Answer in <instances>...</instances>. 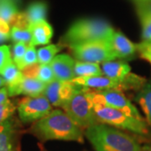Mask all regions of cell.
I'll use <instances>...</instances> for the list:
<instances>
[{
	"label": "cell",
	"instance_id": "obj_1",
	"mask_svg": "<svg viewBox=\"0 0 151 151\" xmlns=\"http://www.w3.org/2000/svg\"><path fill=\"white\" fill-rule=\"evenodd\" d=\"M27 132L42 142L65 140L81 144L84 142L82 129L60 109L51 110L46 116L35 122Z\"/></svg>",
	"mask_w": 151,
	"mask_h": 151
},
{
	"label": "cell",
	"instance_id": "obj_2",
	"mask_svg": "<svg viewBox=\"0 0 151 151\" xmlns=\"http://www.w3.org/2000/svg\"><path fill=\"white\" fill-rule=\"evenodd\" d=\"M84 134L96 151H141L134 136L108 124L98 123L86 128Z\"/></svg>",
	"mask_w": 151,
	"mask_h": 151
},
{
	"label": "cell",
	"instance_id": "obj_3",
	"mask_svg": "<svg viewBox=\"0 0 151 151\" xmlns=\"http://www.w3.org/2000/svg\"><path fill=\"white\" fill-rule=\"evenodd\" d=\"M113 27L108 22L100 19H83L72 24L64 36L61 38L60 45L68 46L77 44L86 43L98 40L111 41L113 33Z\"/></svg>",
	"mask_w": 151,
	"mask_h": 151
},
{
	"label": "cell",
	"instance_id": "obj_4",
	"mask_svg": "<svg viewBox=\"0 0 151 151\" xmlns=\"http://www.w3.org/2000/svg\"><path fill=\"white\" fill-rule=\"evenodd\" d=\"M91 103V102H90ZM98 123L113 126L119 129L128 130L139 135H149L148 125L144 119H138L115 108L91 103Z\"/></svg>",
	"mask_w": 151,
	"mask_h": 151
},
{
	"label": "cell",
	"instance_id": "obj_5",
	"mask_svg": "<svg viewBox=\"0 0 151 151\" xmlns=\"http://www.w3.org/2000/svg\"><path fill=\"white\" fill-rule=\"evenodd\" d=\"M87 90V88L78 86L74 94L61 108L81 129H86L98 124L86 93Z\"/></svg>",
	"mask_w": 151,
	"mask_h": 151
},
{
	"label": "cell",
	"instance_id": "obj_6",
	"mask_svg": "<svg viewBox=\"0 0 151 151\" xmlns=\"http://www.w3.org/2000/svg\"><path fill=\"white\" fill-rule=\"evenodd\" d=\"M75 59L80 61L103 63L117 59L111 41L98 40L74 45L69 47Z\"/></svg>",
	"mask_w": 151,
	"mask_h": 151
},
{
	"label": "cell",
	"instance_id": "obj_7",
	"mask_svg": "<svg viewBox=\"0 0 151 151\" xmlns=\"http://www.w3.org/2000/svg\"><path fill=\"white\" fill-rule=\"evenodd\" d=\"M86 93L91 103L115 108L131 117L143 119L139 110L124 96L123 92L115 89H105L94 91L87 90Z\"/></svg>",
	"mask_w": 151,
	"mask_h": 151
},
{
	"label": "cell",
	"instance_id": "obj_8",
	"mask_svg": "<svg viewBox=\"0 0 151 151\" xmlns=\"http://www.w3.org/2000/svg\"><path fill=\"white\" fill-rule=\"evenodd\" d=\"M52 105L45 95L38 97H26L18 102V114L23 124L35 123L46 116Z\"/></svg>",
	"mask_w": 151,
	"mask_h": 151
},
{
	"label": "cell",
	"instance_id": "obj_9",
	"mask_svg": "<svg viewBox=\"0 0 151 151\" xmlns=\"http://www.w3.org/2000/svg\"><path fill=\"white\" fill-rule=\"evenodd\" d=\"M15 115L0 124V151H21L20 139L24 130Z\"/></svg>",
	"mask_w": 151,
	"mask_h": 151
},
{
	"label": "cell",
	"instance_id": "obj_10",
	"mask_svg": "<svg viewBox=\"0 0 151 151\" xmlns=\"http://www.w3.org/2000/svg\"><path fill=\"white\" fill-rule=\"evenodd\" d=\"M77 88L78 86L70 81L54 80L46 85L43 95L52 106L62 108Z\"/></svg>",
	"mask_w": 151,
	"mask_h": 151
},
{
	"label": "cell",
	"instance_id": "obj_11",
	"mask_svg": "<svg viewBox=\"0 0 151 151\" xmlns=\"http://www.w3.org/2000/svg\"><path fill=\"white\" fill-rule=\"evenodd\" d=\"M71 83L76 86L85 87V88H92L96 90H105V89H115L123 92L122 83L115 81L108 78L105 76H81V77H74Z\"/></svg>",
	"mask_w": 151,
	"mask_h": 151
},
{
	"label": "cell",
	"instance_id": "obj_12",
	"mask_svg": "<svg viewBox=\"0 0 151 151\" xmlns=\"http://www.w3.org/2000/svg\"><path fill=\"white\" fill-rule=\"evenodd\" d=\"M75 60L70 55H57L50 65L52 68L55 79L58 81H70L74 77Z\"/></svg>",
	"mask_w": 151,
	"mask_h": 151
},
{
	"label": "cell",
	"instance_id": "obj_13",
	"mask_svg": "<svg viewBox=\"0 0 151 151\" xmlns=\"http://www.w3.org/2000/svg\"><path fill=\"white\" fill-rule=\"evenodd\" d=\"M46 85L38 79L24 78L16 85L7 87L9 97L25 95L28 97H38L43 94Z\"/></svg>",
	"mask_w": 151,
	"mask_h": 151
},
{
	"label": "cell",
	"instance_id": "obj_14",
	"mask_svg": "<svg viewBox=\"0 0 151 151\" xmlns=\"http://www.w3.org/2000/svg\"><path fill=\"white\" fill-rule=\"evenodd\" d=\"M103 75L113 81L123 83L131 73L129 65L123 60H108L101 63ZM123 86V84H122Z\"/></svg>",
	"mask_w": 151,
	"mask_h": 151
},
{
	"label": "cell",
	"instance_id": "obj_15",
	"mask_svg": "<svg viewBox=\"0 0 151 151\" xmlns=\"http://www.w3.org/2000/svg\"><path fill=\"white\" fill-rule=\"evenodd\" d=\"M111 45L117 59H126L137 51V45L131 42L123 33L115 31L111 40Z\"/></svg>",
	"mask_w": 151,
	"mask_h": 151
},
{
	"label": "cell",
	"instance_id": "obj_16",
	"mask_svg": "<svg viewBox=\"0 0 151 151\" xmlns=\"http://www.w3.org/2000/svg\"><path fill=\"white\" fill-rule=\"evenodd\" d=\"M32 35L30 45H45L50 43L53 36V29L46 20H42L34 24L30 27Z\"/></svg>",
	"mask_w": 151,
	"mask_h": 151
},
{
	"label": "cell",
	"instance_id": "obj_17",
	"mask_svg": "<svg viewBox=\"0 0 151 151\" xmlns=\"http://www.w3.org/2000/svg\"><path fill=\"white\" fill-rule=\"evenodd\" d=\"M134 101L140 106L145 115L147 123L151 127V80H147L145 84L136 91Z\"/></svg>",
	"mask_w": 151,
	"mask_h": 151
},
{
	"label": "cell",
	"instance_id": "obj_18",
	"mask_svg": "<svg viewBox=\"0 0 151 151\" xmlns=\"http://www.w3.org/2000/svg\"><path fill=\"white\" fill-rule=\"evenodd\" d=\"M101 75H103V71L99 64L92 63V62L80 61V60L75 61V65H74L75 77Z\"/></svg>",
	"mask_w": 151,
	"mask_h": 151
},
{
	"label": "cell",
	"instance_id": "obj_19",
	"mask_svg": "<svg viewBox=\"0 0 151 151\" xmlns=\"http://www.w3.org/2000/svg\"><path fill=\"white\" fill-rule=\"evenodd\" d=\"M25 13L31 25L38 22L45 20L47 14V4L42 1L34 2L29 4Z\"/></svg>",
	"mask_w": 151,
	"mask_h": 151
},
{
	"label": "cell",
	"instance_id": "obj_20",
	"mask_svg": "<svg viewBox=\"0 0 151 151\" xmlns=\"http://www.w3.org/2000/svg\"><path fill=\"white\" fill-rule=\"evenodd\" d=\"M0 76L5 81V86H12L16 85L24 78L21 70L18 68L14 62L12 61L0 71Z\"/></svg>",
	"mask_w": 151,
	"mask_h": 151
},
{
	"label": "cell",
	"instance_id": "obj_21",
	"mask_svg": "<svg viewBox=\"0 0 151 151\" xmlns=\"http://www.w3.org/2000/svg\"><path fill=\"white\" fill-rule=\"evenodd\" d=\"M62 49L60 45H49L37 50L38 62L40 64H50Z\"/></svg>",
	"mask_w": 151,
	"mask_h": 151
},
{
	"label": "cell",
	"instance_id": "obj_22",
	"mask_svg": "<svg viewBox=\"0 0 151 151\" xmlns=\"http://www.w3.org/2000/svg\"><path fill=\"white\" fill-rule=\"evenodd\" d=\"M16 4L14 0H0V19L9 24L19 12Z\"/></svg>",
	"mask_w": 151,
	"mask_h": 151
},
{
	"label": "cell",
	"instance_id": "obj_23",
	"mask_svg": "<svg viewBox=\"0 0 151 151\" xmlns=\"http://www.w3.org/2000/svg\"><path fill=\"white\" fill-rule=\"evenodd\" d=\"M18 102L19 101H11L8 99L0 105V124L14 115L18 108Z\"/></svg>",
	"mask_w": 151,
	"mask_h": 151
},
{
	"label": "cell",
	"instance_id": "obj_24",
	"mask_svg": "<svg viewBox=\"0 0 151 151\" xmlns=\"http://www.w3.org/2000/svg\"><path fill=\"white\" fill-rule=\"evenodd\" d=\"M31 31L30 29H22L18 28H12L10 32V39L14 43H21L29 45L31 42Z\"/></svg>",
	"mask_w": 151,
	"mask_h": 151
},
{
	"label": "cell",
	"instance_id": "obj_25",
	"mask_svg": "<svg viewBox=\"0 0 151 151\" xmlns=\"http://www.w3.org/2000/svg\"><path fill=\"white\" fill-rule=\"evenodd\" d=\"M35 63H38V57H37V50L35 49V46L29 45L27 50L25 54L24 55L21 61L17 65L18 68L19 70H23L24 68L27 67L29 65H34Z\"/></svg>",
	"mask_w": 151,
	"mask_h": 151
},
{
	"label": "cell",
	"instance_id": "obj_26",
	"mask_svg": "<svg viewBox=\"0 0 151 151\" xmlns=\"http://www.w3.org/2000/svg\"><path fill=\"white\" fill-rule=\"evenodd\" d=\"M38 80L42 81L45 85L55 80L52 68L50 64H40L38 71Z\"/></svg>",
	"mask_w": 151,
	"mask_h": 151
},
{
	"label": "cell",
	"instance_id": "obj_27",
	"mask_svg": "<svg viewBox=\"0 0 151 151\" xmlns=\"http://www.w3.org/2000/svg\"><path fill=\"white\" fill-rule=\"evenodd\" d=\"M142 25L143 41H151V15L139 14Z\"/></svg>",
	"mask_w": 151,
	"mask_h": 151
},
{
	"label": "cell",
	"instance_id": "obj_28",
	"mask_svg": "<svg viewBox=\"0 0 151 151\" xmlns=\"http://www.w3.org/2000/svg\"><path fill=\"white\" fill-rule=\"evenodd\" d=\"M28 46H29V45L21 43V42L15 43L14 45L13 49H12V58H13V61L14 62V64L16 65L23 59L24 55L27 50Z\"/></svg>",
	"mask_w": 151,
	"mask_h": 151
},
{
	"label": "cell",
	"instance_id": "obj_29",
	"mask_svg": "<svg viewBox=\"0 0 151 151\" xmlns=\"http://www.w3.org/2000/svg\"><path fill=\"white\" fill-rule=\"evenodd\" d=\"M12 61H13V58H12V53L9 46L1 45L0 46V71Z\"/></svg>",
	"mask_w": 151,
	"mask_h": 151
},
{
	"label": "cell",
	"instance_id": "obj_30",
	"mask_svg": "<svg viewBox=\"0 0 151 151\" xmlns=\"http://www.w3.org/2000/svg\"><path fill=\"white\" fill-rule=\"evenodd\" d=\"M137 51L142 58L151 64V41H142L137 45Z\"/></svg>",
	"mask_w": 151,
	"mask_h": 151
},
{
	"label": "cell",
	"instance_id": "obj_31",
	"mask_svg": "<svg viewBox=\"0 0 151 151\" xmlns=\"http://www.w3.org/2000/svg\"><path fill=\"white\" fill-rule=\"evenodd\" d=\"M10 25L9 23L0 19V44L10 39Z\"/></svg>",
	"mask_w": 151,
	"mask_h": 151
},
{
	"label": "cell",
	"instance_id": "obj_32",
	"mask_svg": "<svg viewBox=\"0 0 151 151\" xmlns=\"http://www.w3.org/2000/svg\"><path fill=\"white\" fill-rule=\"evenodd\" d=\"M40 63H35L34 65H29L27 67L24 68L21 70V72L23 76L26 78H33V79H37L38 71L40 68Z\"/></svg>",
	"mask_w": 151,
	"mask_h": 151
},
{
	"label": "cell",
	"instance_id": "obj_33",
	"mask_svg": "<svg viewBox=\"0 0 151 151\" xmlns=\"http://www.w3.org/2000/svg\"><path fill=\"white\" fill-rule=\"evenodd\" d=\"M137 11L139 14L151 15V0L137 1Z\"/></svg>",
	"mask_w": 151,
	"mask_h": 151
},
{
	"label": "cell",
	"instance_id": "obj_34",
	"mask_svg": "<svg viewBox=\"0 0 151 151\" xmlns=\"http://www.w3.org/2000/svg\"><path fill=\"white\" fill-rule=\"evenodd\" d=\"M8 99H9L8 90H7L6 86H4L0 89V105L4 103L5 101H7Z\"/></svg>",
	"mask_w": 151,
	"mask_h": 151
},
{
	"label": "cell",
	"instance_id": "obj_35",
	"mask_svg": "<svg viewBox=\"0 0 151 151\" xmlns=\"http://www.w3.org/2000/svg\"><path fill=\"white\" fill-rule=\"evenodd\" d=\"M4 86H5V81L3 79V77L0 76V89Z\"/></svg>",
	"mask_w": 151,
	"mask_h": 151
},
{
	"label": "cell",
	"instance_id": "obj_36",
	"mask_svg": "<svg viewBox=\"0 0 151 151\" xmlns=\"http://www.w3.org/2000/svg\"><path fill=\"white\" fill-rule=\"evenodd\" d=\"M141 151H151V146H147L145 148H142Z\"/></svg>",
	"mask_w": 151,
	"mask_h": 151
},
{
	"label": "cell",
	"instance_id": "obj_37",
	"mask_svg": "<svg viewBox=\"0 0 151 151\" xmlns=\"http://www.w3.org/2000/svg\"><path fill=\"white\" fill-rule=\"evenodd\" d=\"M39 147H40V151H48L47 150H45V149L44 148V146L41 145H39Z\"/></svg>",
	"mask_w": 151,
	"mask_h": 151
},
{
	"label": "cell",
	"instance_id": "obj_38",
	"mask_svg": "<svg viewBox=\"0 0 151 151\" xmlns=\"http://www.w3.org/2000/svg\"><path fill=\"white\" fill-rule=\"evenodd\" d=\"M137 1H144V0H136V2H137Z\"/></svg>",
	"mask_w": 151,
	"mask_h": 151
},
{
	"label": "cell",
	"instance_id": "obj_39",
	"mask_svg": "<svg viewBox=\"0 0 151 151\" xmlns=\"http://www.w3.org/2000/svg\"><path fill=\"white\" fill-rule=\"evenodd\" d=\"M15 2H16V3H18V2H19V0H15Z\"/></svg>",
	"mask_w": 151,
	"mask_h": 151
}]
</instances>
